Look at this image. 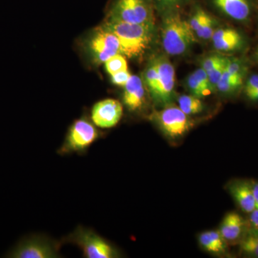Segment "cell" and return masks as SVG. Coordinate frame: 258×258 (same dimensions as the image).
<instances>
[{"mask_svg":"<svg viewBox=\"0 0 258 258\" xmlns=\"http://www.w3.org/2000/svg\"><path fill=\"white\" fill-rule=\"evenodd\" d=\"M193 73L195 75V76H196L197 79H198L199 82L201 83L202 86H203L209 93H210L212 92L210 86V81H209L208 74L205 72V70H204L203 68H201V69H199Z\"/></svg>","mask_w":258,"mask_h":258,"instance_id":"obj_29","label":"cell"},{"mask_svg":"<svg viewBox=\"0 0 258 258\" xmlns=\"http://www.w3.org/2000/svg\"><path fill=\"white\" fill-rule=\"evenodd\" d=\"M245 96L252 102H258V90L257 91H252V92L246 93Z\"/></svg>","mask_w":258,"mask_h":258,"instance_id":"obj_33","label":"cell"},{"mask_svg":"<svg viewBox=\"0 0 258 258\" xmlns=\"http://www.w3.org/2000/svg\"><path fill=\"white\" fill-rule=\"evenodd\" d=\"M214 5L227 17L237 22L249 21L252 12V0H212Z\"/></svg>","mask_w":258,"mask_h":258,"instance_id":"obj_11","label":"cell"},{"mask_svg":"<svg viewBox=\"0 0 258 258\" xmlns=\"http://www.w3.org/2000/svg\"><path fill=\"white\" fill-rule=\"evenodd\" d=\"M230 191L241 210L245 213H251L255 210V203L252 182L245 180L236 181L231 185Z\"/></svg>","mask_w":258,"mask_h":258,"instance_id":"obj_15","label":"cell"},{"mask_svg":"<svg viewBox=\"0 0 258 258\" xmlns=\"http://www.w3.org/2000/svg\"><path fill=\"white\" fill-rule=\"evenodd\" d=\"M247 69L235 63L227 64L216 89L225 94L237 93L244 86Z\"/></svg>","mask_w":258,"mask_h":258,"instance_id":"obj_12","label":"cell"},{"mask_svg":"<svg viewBox=\"0 0 258 258\" xmlns=\"http://www.w3.org/2000/svg\"><path fill=\"white\" fill-rule=\"evenodd\" d=\"M199 242H200L202 247L210 253L220 254L216 246L214 244L213 241L209 235L208 231L200 234L199 236Z\"/></svg>","mask_w":258,"mask_h":258,"instance_id":"obj_25","label":"cell"},{"mask_svg":"<svg viewBox=\"0 0 258 258\" xmlns=\"http://www.w3.org/2000/svg\"><path fill=\"white\" fill-rule=\"evenodd\" d=\"M64 242L78 246L86 258L116 257V251L103 237L91 229L79 226L64 238Z\"/></svg>","mask_w":258,"mask_h":258,"instance_id":"obj_4","label":"cell"},{"mask_svg":"<svg viewBox=\"0 0 258 258\" xmlns=\"http://www.w3.org/2000/svg\"><path fill=\"white\" fill-rule=\"evenodd\" d=\"M252 58H253L254 62L258 64V46L257 48L255 49V50H254Z\"/></svg>","mask_w":258,"mask_h":258,"instance_id":"obj_34","label":"cell"},{"mask_svg":"<svg viewBox=\"0 0 258 258\" xmlns=\"http://www.w3.org/2000/svg\"><path fill=\"white\" fill-rule=\"evenodd\" d=\"M123 115V106L117 100H103L93 106L91 118L96 126L111 128L118 124Z\"/></svg>","mask_w":258,"mask_h":258,"instance_id":"obj_10","label":"cell"},{"mask_svg":"<svg viewBox=\"0 0 258 258\" xmlns=\"http://www.w3.org/2000/svg\"><path fill=\"white\" fill-rule=\"evenodd\" d=\"M161 37L164 50L168 55L174 56L185 53L197 40L189 22L174 12L164 18Z\"/></svg>","mask_w":258,"mask_h":258,"instance_id":"obj_2","label":"cell"},{"mask_svg":"<svg viewBox=\"0 0 258 258\" xmlns=\"http://www.w3.org/2000/svg\"><path fill=\"white\" fill-rule=\"evenodd\" d=\"M186 86H187L188 89L189 90L191 95L198 97V98H203V97L210 94V93L202 86L201 83L199 82L194 73L190 74L189 77L187 78Z\"/></svg>","mask_w":258,"mask_h":258,"instance_id":"obj_21","label":"cell"},{"mask_svg":"<svg viewBox=\"0 0 258 258\" xmlns=\"http://www.w3.org/2000/svg\"><path fill=\"white\" fill-rule=\"evenodd\" d=\"M61 243L40 235L23 237L10 249L5 257L55 258L60 257Z\"/></svg>","mask_w":258,"mask_h":258,"instance_id":"obj_5","label":"cell"},{"mask_svg":"<svg viewBox=\"0 0 258 258\" xmlns=\"http://www.w3.org/2000/svg\"><path fill=\"white\" fill-rule=\"evenodd\" d=\"M131 76L132 75L129 73L128 70H125V71H120V72L111 76V81L117 86L124 87L128 80L130 79Z\"/></svg>","mask_w":258,"mask_h":258,"instance_id":"obj_27","label":"cell"},{"mask_svg":"<svg viewBox=\"0 0 258 258\" xmlns=\"http://www.w3.org/2000/svg\"><path fill=\"white\" fill-rule=\"evenodd\" d=\"M215 20L208 14L203 25L195 32L198 37L204 40H210L215 31Z\"/></svg>","mask_w":258,"mask_h":258,"instance_id":"obj_23","label":"cell"},{"mask_svg":"<svg viewBox=\"0 0 258 258\" xmlns=\"http://www.w3.org/2000/svg\"><path fill=\"white\" fill-rule=\"evenodd\" d=\"M249 222L252 227L258 228V210L255 209L249 214Z\"/></svg>","mask_w":258,"mask_h":258,"instance_id":"obj_31","label":"cell"},{"mask_svg":"<svg viewBox=\"0 0 258 258\" xmlns=\"http://www.w3.org/2000/svg\"><path fill=\"white\" fill-rule=\"evenodd\" d=\"M99 137V132L93 123L86 118H80L76 120L69 128L58 153L66 155L85 152L98 140Z\"/></svg>","mask_w":258,"mask_h":258,"instance_id":"obj_6","label":"cell"},{"mask_svg":"<svg viewBox=\"0 0 258 258\" xmlns=\"http://www.w3.org/2000/svg\"><path fill=\"white\" fill-rule=\"evenodd\" d=\"M154 5H157L158 8L163 9L172 10V8L179 6L184 3L186 0H152Z\"/></svg>","mask_w":258,"mask_h":258,"instance_id":"obj_28","label":"cell"},{"mask_svg":"<svg viewBox=\"0 0 258 258\" xmlns=\"http://www.w3.org/2000/svg\"><path fill=\"white\" fill-rule=\"evenodd\" d=\"M152 0H114L107 18L123 23L154 25Z\"/></svg>","mask_w":258,"mask_h":258,"instance_id":"obj_3","label":"cell"},{"mask_svg":"<svg viewBox=\"0 0 258 258\" xmlns=\"http://www.w3.org/2000/svg\"><path fill=\"white\" fill-rule=\"evenodd\" d=\"M238 244L242 255L258 258V228L249 227Z\"/></svg>","mask_w":258,"mask_h":258,"instance_id":"obj_16","label":"cell"},{"mask_svg":"<svg viewBox=\"0 0 258 258\" xmlns=\"http://www.w3.org/2000/svg\"><path fill=\"white\" fill-rule=\"evenodd\" d=\"M216 50L222 52H232L242 50L245 45L243 35L237 31L233 35L213 42Z\"/></svg>","mask_w":258,"mask_h":258,"instance_id":"obj_17","label":"cell"},{"mask_svg":"<svg viewBox=\"0 0 258 258\" xmlns=\"http://www.w3.org/2000/svg\"><path fill=\"white\" fill-rule=\"evenodd\" d=\"M225 57H222L220 55H212L207 57L203 60L202 63V68L205 70V72L208 74L209 72L212 71L217 67L218 64L221 63Z\"/></svg>","mask_w":258,"mask_h":258,"instance_id":"obj_26","label":"cell"},{"mask_svg":"<svg viewBox=\"0 0 258 258\" xmlns=\"http://www.w3.org/2000/svg\"><path fill=\"white\" fill-rule=\"evenodd\" d=\"M86 50L93 62L104 63L112 56L120 53L118 38L103 25L93 30L86 41Z\"/></svg>","mask_w":258,"mask_h":258,"instance_id":"obj_7","label":"cell"},{"mask_svg":"<svg viewBox=\"0 0 258 258\" xmlns=\"http://www.w3.org/2000/svg\"><path fill=\"white\" fill-rule=\"evenodd\" d=\"M159 81V73L155 58L153 59L144 71V81L152 98L155 95Z\"/></svg>","mask_w":258,"mask_h":258,"instance_id":"obj_19","label":"cell"},{"mask_svg":"<svg viewBox=\"0 0 258 258\" xmlns=\"http://www.w3.org/2000/svg\"><path fill=\"white\" fill-rule=\"evenodd\" d=\"M105 68L110 76H113L120 71L128 70V63L124 55L118 53L112 56L104 62Z\"/></svg>","mask_w":258,"mask_h":258,"instance_id":"obj_20","label":"cell"},{"mask_svg":"<svg viewBox=\"0 0 258 258\" xmlns=\"http://www.w3.org/2000/svg\"><path fill=\"white\" fill-rule=\"evenodd\" d=\"M119 41L120 54L134 58L143 55L154 37V25L123 23L106 18L103 24Z\"/></svg>","mask_w":258,"mask_h":258,"instance_id":"obj_1","label":"cell"},{"mask_svg":"<svg viewBox=\"0 0 258 258\" xmlns=\"http://www.w3.org/2000/svg\"><path fill=\"white\" fill-rule=\"evenodd\" d=\"M179 108L186 115L198 114L203 111L205 106L200 98L193 95H183L179 98Z\"/></svg>","mask_w":258,"mask_h":258,"instance_id":"obj_18","label":"cell"},{"mask_svg":"<svg viewBox=\"0 0 258 258\" xmlns=\"http://www.w3.org/2000/svg\"><path fill=\"white\" fill-rule=\"evenodd\" d=\"M229 59L230 58L225 57L221 63L218 64L215 69H214L212 71H210V72L208 73L209 81H210V88H211L212 91H214L216 89L217 83L220 81L222 75H223L224 72H225Z\"/></svg>","mask_w":258,"mask_h":258,"instance_id":"obj_22","label":"cell"},{"mask_svg":"<svg viewBox=\"0 0 258 258\" xmlns=\"http://www.w3.org/2000/svg\"><path fill=\"white\" fill-rule=\"evenodd\" d=\"M208 15V13L205 12V10L201 9V8H198L196 10L189 22L190 26L195 32L201 27Z\"/></svg>","mask_w":258,"mask_h":258,"instance_id":"obj_24","label":"cell"},{"mask_svg":"<svg viewBox=\"0 0 258 258\" xmlns=\"http://www.w3.org/2000/svg\"><path fill=\"white\" fill-rule=\"evenodd\" d=\"M252 191H253L255 209L258 210V181H252Z\"/></svg>","mask_w":258,"mask_h":258,"instance_id":"obj_32","label":"cell"},{"mask_svg":"<svg viewBox=\"0 0 258 258\" xmlns=\"http://www.w3.org/2000/svg\"><path fill=\"white\" fill-rule=\"evenodd\" d=\"M159 73V81L153 99L158 104L166 106L171 103L175 86V70L164 56L155 57Z\"/></svg>","mask_w":258,"mask_h":258,"instance_id":"obj_9","label":"cell"},{"mask_svg":"<svg viewBox=\"0 0 258 258\" xmlns=\"http://www.w3.org/2000/svg\"><path fill=\"white\" fill-rule=\"evenodd\" d=\"M145 101V88L143 81L138 76H131L124 86L123 101L129 111L140 109Z\"/></svg>","mask_w":258,"mask_h":258,"instance_id":"obj_14","label":"cell"},{"mask_svg":"<svg viewBox=\"0 0 258 258\" xmlns=\"http://www.w3.org/2000/svg\"><path fill=\"white\" fill-rule=\"evenodd\" d=\"M152 118L166 137L172 139L183 137L192 128L194 121L179 107L167 106L154 111Z\"/></svg>","mask_w":258,"mask_h":258,"instance_id":"obj_8","label":"cell"},{"mask_svg":"<svg viewBox=\"0 0 258 258\" xmlns=\"http://www.w3.org/2000/svg\"><path fill=\"white\" fill-rule=\"evenodd\" d=\"M247 228L243 217L237 212H230L224 217L219 232L227 242L238 243Z\"/></svg>","mask_w":258,"mask_h":258,"instance_id":"obj_13","label":"cell"},{"mask_svg":"<svg viewBox=\"0 0 258 258\" xmlns=\"http://www.w3.org/2000/svg\"><path fill=\"white\" fill-rule=\"evenodd\" d=\"M257 90H258V74L251 75L244 83V93L246 94Z\"/></svg>","mask_w":258,"mask_h":258,"instance_id":"obj_30","label":"cell"}]
</instances>
